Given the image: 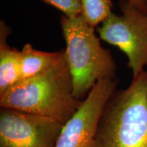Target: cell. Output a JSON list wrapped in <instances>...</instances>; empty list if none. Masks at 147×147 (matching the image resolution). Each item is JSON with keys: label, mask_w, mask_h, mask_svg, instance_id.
<instances>
[{"label": "cell", "mask_w": 147, "mask_h": 147, "mask_svg": "<svg viewBox=\"0 0 147 147\" xmlns=\"http://www.w3.org/2000/svg\"><path fill=\"white\" fill-rule=\"evenodd\" d=\"M82 101L73 95L72 78L65 54L51 68L20 80L0 95V107L48 117L64 125Z\"/></svg>", "instance_id": "obj_1"}, {"label": "cell", "mask_w": 147, "mask_h": 147, "mask_svg": "<svg viewBox=\"0 0 147 147\" xmlns=\"http://www.w3.org/2000/svg\"><path fill=\"white\" fill-rule=\"evenodd\" d=\"M93 147H147V71L110 97Z\"/></svg>", "instance_id": "obj_2"}, {"label": "cell", "mask_w": 147, "mask_h": 147, "mask_svg": "<svg viewBox=\"0 0 147 147\" xmlns=\"http://www.w3.org/2000/svg\"><path fill=\"white\" fill-rule=\"evenodd\" d=\"M61 27L66 48L65 59L73 83V95L83 100L100 80L115 79L117 65L110 51L101 45L100 38L80 14L62 15Z\"/></svg>", "instance_id": "obj_3"}, {"label": "cell", "mask_w": 147, "mask_h": 147, "mask_svg": "<svg viewBox=\"0 0 147 147\" xmlns=\"http://www.w3.org/2000/svg\"><path fill=\"white\" fill-rule=\"evenodd\" d=\"M121 14L112 13L97 29L99 38L119 48L127 57L133 77L147 66V14L127 0L119 1Z\"/></svg>", "instance_id": "obj_4"}, {"label": "cell", "mask_w": 147, "mask_h": 147, "mask_svg": "<svg viewBox=\"0 0 147 147\" xmlns=\"http://www.w3.org/2000/svg\"><path fill=\"white\" fill-rule=\"evenodd\" d=\"M119 82V79H104L93 86L76 113L63 125L56 147H93L103 111Z\"/></svg>", "instance_id": "obj_5"}, {"label": "cell", "mask_w": 147, "mask_h": 147, "mask_svg": "<svg viewBox=\"0 0 147 147\" xmlns=\"http://www.w3.org/2000/svg\"><path fill=\"white\" fill-rule=\"evenodd\" d=\"M63 125L17 110H0V147H56Z\"/></svg>", "instance_id": "obj_6"}, {"label": "cell", "mask_w": 147, "mask_h": 147, "mask_svg": "<svg viewBox=\"0 0 147 147\" xmlns=\"http://www.w3.org/2000/svg\"><path fill=\"white\" fill-rule=\"evenodd\" d=\"M11 33L4 20L0 21V95L21 80V51L8 45Z\"/></svg>", "instance_id": "obj_7"}, {"label": "cell", "mask_w": 147, "mask_h": 147, "mask_svg": "<svg viewBox=\"0 0 147 147\" xmlns=\"http://www.w3.org/2000/svg\"><path fill=\"white\" fill-rule=\"evenodd\" d=\"M65 57V51L44 52L26 44L21 51V80L32 78L51 68ZM19 80V81H20Z\"/></svg>", "instance_id": "obj_8"}, {"label": "cell", "mask_w": 147, "mask_h": 147, "mask_svg": "<svg viewBox=\"0 0 147 147\" xmlns=\"http://www.w3.org/2000/svg\"><path fill=\"white\" fill-rule=\"evenodd\" d=\"M80 3L81 15L94 28L113 13V0H80Z\"/></svg>", "instance_id": "obj_9"}, {"label": "cell", "mask_w": 147, "mask_h": 147, "mask_svg": "<svg viewBox=\"0 0 147 147\" xmlns=\"http://www.w3.org/2000/svg\"><path fill=\"white\" fill-rule=\"evenodd\" d=\"M47 4L61 11L67 17H76L81 14L80 0H42Z\"/></svg>", "instance_id": "obj_10"}, {"label": "cell", "mask_w": 147, "mask_h": 147, "mask_svg": "<svg viewBox=\"0 0 147 147\" xmlns=\"http://www.w3.org/2000/svg\"><path fill=\"white\" fill-rule=\"evenodd\" d=\"M129 3L147 14V0H127Z\"/></svg>", "instance_id": "obj_11"}]
</instances>
